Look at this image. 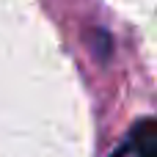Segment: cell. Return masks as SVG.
I'll use <instances>...</instances> for the list:
<instances>
[{
  "label": "cell",
  "instance_id": "1",
  "mask_svg": "<svg viewBox=\"0 0 157 157\" xmlns=\"http://www.w3.org/2000/svg\"><path fill=\"white\" fill-rule=\"evenodd\" d=\"M130 141H132L135 157H157V121L155 119L135 121Z\"/></svg>",
  "mask_w": 157,
  "mask_h": 157
}]
</instances>
